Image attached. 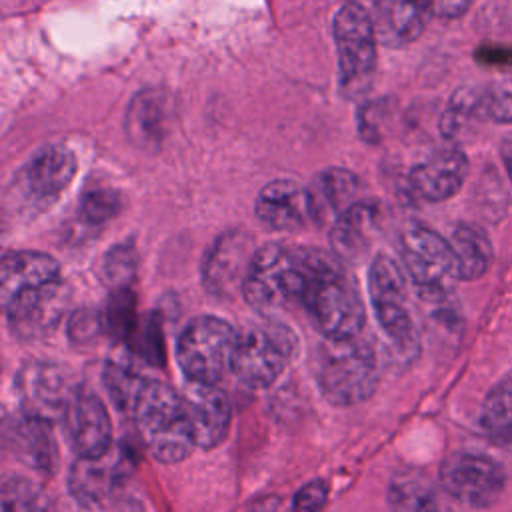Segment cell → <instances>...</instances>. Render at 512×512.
<instances>
[{
  "label": "cell",
  "instance_id": "cell-31",
  "mask_svg": "<svg viewBox=\"0 0 512 512\" xmlns=\"http://www.w3.org/2000/svg\"><path fill=\"white\" fill-rule=\"evenodd\" d=\"M144 382H146V378L138 376L136 372H132L130 368H126L122 364L108 362L104 368V386L110 394V400L124 414L132 416L134 404L138 400V394H140Z\"/></svg>",
  "mask_w": 512,
  "mask_h": 512
},
{
  "label": "cell",
  "instance_id": "cell-8",
  "mask_svg": "<svg viewBox=\"0 0 512 512\" xmlns=\"http://www.w3.org/2000/svg\"><path fill=\"white\" fill-rule=\"evenodd\" d=\"M238 332L216 316L194 318L178 336L176 360L188 380L212 382L232 370Z\"/></svg>",
  "mask_w": 512,
  "mask_h": 512
},
{
  "label": "cell",
  "instance_id": "cell-27",
  "mask_svg": "<svg viewBox=\"0 0 512 512\" xmlns=\"http://www.w3.org/2000/svg\"><path fill=\"white\" fill-rule=\"evenodd\" d=\"M392 512H436L438 498L432 484L418 472H396L388 486Z\"/></svg>",
  "mask_w": 512,
  "mask_h": 512
},
{
  "label": "cell",
  "instance_id": "cell-16",
  "mask_svg": "<svg viewBox=\"0 0 512 512\" xmlns=\"http://www.w3.org/2000/svg\"><path fill=\"white\" fill-rule=\"evenodd\" d=\"M72 450L82 458H98L112 448V422L104 402L86 390H78L62 418Z\"/></svg>",
  "mask_w": 512,
  "mask_h": 512
},
{
  "label": "cell",
  "instance_id": "cell-14",
  "mask_svg": "<svg viewBox=\"0 0 512 512\" xmlns=\"http://www.w3.org/2000/svg\"><path fill=\"white\" fill-rule=\"evenodd\" d=\"M180 394L194 444L204 450L222 444L228 434L232 416L226 392L212 382L188 380Z\"/></svg>",
  "mask_w": 512,
  "mask_h": 512
},
{
  "label": "cell",
  "instance_id": "cell-30",
  "mask_svg": "<svg viewBox=\"0 0 512 512\" xmlns=\"http://www.w3.org/2000/svg\"><path fill=\"white\" fill-rule=\"evenodd\" d=\"M2 512H50L46 494L28 478L8 476L0 488Z\"/></svg>",
  "mask_w": 512,
  "mask_h": 512
},
{
  "label": "cell",
  "instance_id": "cell-36",
  "mask_svg": "<svg viewBox=\"0 0 512 512\" xmlns=\"http://www.w3.org/2000/svg\"><path fill=\"white\" fill-rule=\"evenodd\" d=\"M134 352L144 358L146 362L158 366L162 364L164 352H162V330L160 324L150 316L142 322V326H136V330L130 336Z\"/></svg>",
  "mask_w": 512,
  "mask_h": 512
},
{
  "label": "cell",
  "instance_id": "cell-32",
  "mask_svg": "<svg viewBox=\"0 0 512 512\" xmlns=\"http://www.w3.org/2000/svg\"><path fill=\"white\" fill-rule=\"evenodd\" d=\"M102 322L104 330L110 332L118 340H130L132 332L138 326L136 318V304H134V294L128 288L112 290L106 308L102 312Z\"/></svg>",
  "mask_w": 512,
  "mask_h": 512
},
{
  "label": "cell",
  "instance_id": "cell-13",
  "mask_svg": "<svg viewBox=\"0 0 512 512\" xmlns=\"http://www.w3.org/2000/svg\"><path fill=\"white\" fill-rule=\"evenodd\" d=\"M76 174V158L64 144L40 148L16 174V196L30 208H46L70 186Z\"/></svg>",
  "mask_w": 512,
  "mask_h": 512
},
{
  "label": "cell",
  "instance_id": "cell-17",
  "mask_svg": "<svg viewBox=\"0 0 512 512\" xmlns=\"http://www.w3.org/2000/svg\"><path fill=\"white\" fill-rule=\"evenodd\" d=\"M468 176V158L462 150L450 146L436 150L410 172V188L428 202L452 198Z\"/></svg>",
  "mask_w": 512,
  "mask_h": 512
},
{
  "label": "cell",
  "instance_id": "cell-35",
  "mask_svg": "<svg viewBox=\"0 0 512 512\" xmlns=\"http://www.w3.org/2000/svg\"><path fill=\"white\" fill-rule=\"evenodd\" d=\"M122 210V198L118 192L108 190V188H98L90 190L82 196L80 200V220L90 226L104 224L118 216Z\"/></svg>",
  "mask_w": 512,
  "mask_h": 512
},
{
  "label": "cell",
  "instance_id": "cell-5",
  "mask_svg": "<svg viewBox=\"0 0 512 512\" xmlns=\"http://www.w3.org/2000/svg\"><path fill=\"white\" fill-rule=\"evenodd\" d=\"M294 332L278 322L264 320L238 332L232 372L250 388H264L276 382L296 352Z\"/></svg>",
  "mask_w": 512,
  "mask_h": 512
},
{
  "label": "cell",
  "instance_id": "cell-12",
  "mask_svg": "<svg viewBox=\"0 0 512 512\" xmlns=\"http://www.w3.org/2000/svg\"><path fill=\"white\" fill-rule=\"evenodd\" d=\"M440 482L456 500L474 508H486L504 492L506 476L502 466L484 454L454 452L442 462Z\"/></svg>",
  "mask_w": 512,
  "mask_h": 512
},
{
  "label": "cell",
  "instance_id": "cell-6",
  "mask_svg": "<svg viewBox=\"0 0 512 512\" xmlns=\"http://www.w3.org/2000/svg\"><path fill=\"white\" fill-rule=\"evenodd\" d=\"M338 80L344 98L354 100L372 86L376 70V30L364 6L346 2L334 16Z\"/></svg>",
  "mask_w": 512,
  "mask_h": 512
},
{
  "label": "cell",
  "instance_id": "cell-24",
  "mask_svg": "<svg viewBox=\"0 0 512 512\" xmlns=\"http://www.w3.org/2000/svg\"><path fill=\"white\" fill-rule=\"evenodd\" d=\"M56 278H60V264L50 254L36 250L10 252L2 260L0 272L2 304L24 290L48 284Z\"/></svg>",
  "mask_w": 512,
  "mask_h": 512
},
{
  "label": "cell",
  "instance_id": "cell-40",
  "mask_svg": "<svg viewBox=\"0 0 512 512\" xmlns=\"http://www.w3.org/2000/svg\"><path fill=\"white\" fill-rule=\"evenodd\" d=\"M432 12L442 18H460L468 6L470 0H430Z\"/></svg>",
  "mask_w": 512,
  "mask_h": 512
},
{
  "label": "cell",
  "instance_id": "cell-18",
  "mask_svg": "<svg viewBox=\"0 0 512 512\" xmlns=\"http://www.w3.org/2000/svg\"><path fill=\"white\" fill-rule=\"evenodd\" d=\"M4 442L8 450L28 468L52 476L58 466V448L50 422L28 416L12 418L4 426Z\"/></svg>",
  "mask_w": 512,
  "mask_h": 512
},
{
  "label": "cell",
  "instance_id": "cell-37",
  "mask_svg": "<svg viewBox=\"0 0 512 512\" xmlns=\"http://www.w3.org/2000/svg\"><path fill=\"white\" fill-rule=\"evenodd\" d=\"M104 330V322H102V314L90 310V308H82L76 310L68 322V334L74 342L78 344H86L92 342L100 332Z\"/></svg>",
  "mask_w": 512,
  "mask_h": 512
},
{
  "label": "cell",
  "instance_id": "cell-25",
  "mask_svg": "<svg viewBox=\"0 0 512 512\" xmlns=\"http://www.w3.org/2000/svg\"><path fill=\"white\" fill-rule=\"evenodd\" d=\"M376 216V204L358 200L334 220L330 244L338 258L356 260L366 252L376 228Z\"/></svg>",
  "mask_w": 512,
  "mask_h": 512
},
{
  "label": "cell",
  "instance_id": "cell-9",
  "mask_svg": "<svg viewBox=\"0 0 512 512\" xmlns=\"http://www.w3.org/2000/svg\"><path fill=\"white\" fill-rule=\"evenodd\" d=\"M402 262L418 286L422 298H440L448 288V280H458L456 256L450 240L424 224H412L402 236Z\"/></svg>",
  "mask_w": 512,
  "mask_h": 512
},
{
  "label": "cell",
  "instance_id": "cell-23",
  "mask_svg": "<svg viewBox=\"0 0 512 512\" xmlns=\"http://www.w3.org/2000/svg\"><path fill=\"white\" fill-rule=\"evenodd\" d=\"M306 192L310 218L318 224H334L342 212L358 202L360 180L350 170L328 168L310 182Z\"/></svg>",
  "mask_w": 512,
  "mask_h": 512
},
{
  "label": "cell",
  "instance_id": "cell-34",
  "mask_svg": "<svg viewBox=\"0 0 512 512\" xmlns=\"http://www.w3.org/2000/svg\"><path fill=\"white\" fill-rule=\"evenodd\" d=\"M136 268H138V258L134 248L128 244H118V246H112L102 260V278L112 290L128 288L134 280Z\"/></svg>",
  "mask_w": 512,
  "mask_h": 512
},
{
  "label": "cell",
  "instance_id": "cell-20",
  "mask_svg": "<svg viewBox=\"0 0 512 512\" xmlns=\"http://www.w3.org/2000/svg\"><path fill=\"white\" fill-rule=\"evenodd\" d=\"M128 474L126 456L110 454L98 458H82L72 464L68 474V486L72 496L82 504H100L122 484Z\"/></svg>",
  "mask_w": 512,
  "mask_h": 512
},
{
  "label": "cell",
  "instance_id": "cell-38",
  "mask_svg": "<svg viewBox=\"0 0 512 512\" xmlns=\"http://www.w3.org/2000/svg\"><path fill=\"white\" fill-rule=\"evenodd\" d=\"M328 500V484L324 480L306 482L292 500L294 512H320Z\"/></svg>",
  "mask_w": 512,
  "mask_h": 512
},
{
  "label": "cell",
  "instance_id": "cell-10",
  "mask_svg": "<svg viewBox=\"0 0 512 512\" xmlns=\"http://www.w3.org/2000/svg\"><path fill=\"white\" fill-rule=\"evenodd\" d=\"M70 298V286L62 278L16 294L2 304L10 334L22 342L46 338L62 322Z\"/></svg>",
  "mask_w": 512,
  "mask_h": 512
},
{
  "label": "cell",
  "instance_id": "cell-3",
  "mask_svg": "<svg viewBox=\"0 0 512 512\" xmlns=\"http://www.w3.org/2000/svg\"><path fill=\"white\" fill-rule=\"evenodd\" d=\"M132 416L148 452L162 464L182 462L196 446L182 394L166 382L146 378Z\"/></svg>",
  "mask_w": 512,
  "mask_h": 512
},
{
  "label": "cell",
  "instance_id": "cell-11",
  "mask_svg": "<svg viewBox=\"0 0 512 512\" xmlns=\"http://www.w3.org/2000/svg\"><path fill=\"white\" fill-rule=\"evenodd\" d=\"M76 392L68 370L56 362L32 360L16 374V394L22 412L50 424L64 418Z\"/></svg>",
  "mask_w": 512,
  "mask_h": 512
},
{
  "label": "cell",
  "instance_id": "cell-41",
  "mask_svg": "<svg viewBox=\"0 0 512 512\" xmlns=\"http://www.w3.org/2000/svg\"><path fill=\"white\" fill-rule=\"evenodd\" d=\"M500 156H502V162L506 166V172L512 180V132L502 140V146H500Z\"/></svg>",
  "mask_w": 512,
  "mask_h": 512
},
{
  "label": "cell",
  "instance_id": "cell-21",
  "mask_svg": "<svg viewBox=\"0 0 512 512\" xmlns=\"http://www.w3.org/2000/svg\"><path fill=\"white\" fill-rule=\"evenodd\" d=\"M254 212L270 230H298L310 218L308 192L292 180H272L260 190Z\"/></svg>",
  "mask_w": 512,
  "mask_h": 512
},
{
  "label": "cell",
  "instance_id": "cell-4",
  "mask_svg": "<svg viewBox=\"0 0 512 512\" xmlns=\"http://www.w3.org/2000/svg\"><path fill=\"white\" fill-rule=\"evenodd\" d=\"M302 306L324 338H354L366 322L362 296L334 258L318 272Z\"/></svg>",
  "mask_w": 512,
  "mask_h": 512
},
{
  "label": "cell",
  "instance_id": "cell-29",
  "mask_svg": "<svg viewBox=\"0 0 512 512\" xmlns=\"http://www.w3.org/2000/svg\"><path fill=\"white\" fill-rule=\"evenodd\" d=\"M478 120H486L482 108V86H462L452 94L442 114L440 128L446 138L456 140Z\"/></svg>",
  "mask_w": 512,
  "mask_h": 512
},
{
  "label": "cell",
  "instance_id": "cell-2",
  "mask_svg": "<svg viewBox=\"0 0 512 512\" xmlns=\"http://www.w3.org/2000/svg\"><path fill=\"white\" fill-rule=\"evenodd\" d=\"M314 376L322 396L334 406L368 400L378 386L374 350L354 338H324L314 352Z\"/></svg>",
  "mask_w": 512,
  "mask_h": 512
},
{
  "label": "cell",
  "instance_id": "cell-15",
  "mask_svg": "<svg viewBox=\"0 0 512 512\" xmlns=\"http://www.w3.org/2000/svg\"><path fill=\"white\" fill-rule=\"evenodd\" d=\"M254 252L256 248H252V238L244 230L224 232L208 248L202 264V280L206 290L220 298L242 292Z\"/></svg>",
  "mask_w": 512,
  "mask_h": 512
},
{
  "label": "cell",
  "instance_id": "cell-42",
  "mask_svg": "<svg viewBox=\"0 0 512 512\" xmlns=\"http://www.w3.org/2000/svg\"><path fill=\"white\" fill-rule=\"evenodd\" d=\"M346 2H350V4H358V6H364V8H368V6H374V4H376V0H346Z\"/></svg>",
  "mask_w": 512,
  "mask_h": 512
},
{
  "label": "cell",
  "instance_id": "cell-28",
  "mask_svg": "<svg viewBox=\"0 0 512 512\" xmlns=\"http://www.w3.org/2000/svg\"><path fill=\"white\" fill-rule=\"evenodd\" d=\"M480 424L498 444H512V372L498 380L482 404Z\"/></svg>",
  "mask_w": 512,
  "mask_h": 512
},
{
  "label": "cell",
  "instance_id": "cell-33",
  "mask_svg": "<svg viewBox=\"0 0 512 512\" xmlns=\"http://www.w3.org/2000/svg\"><path fill=\"white\" fill-rule=\"evenodd\" d=\"M484 118L496 124H512V72H502L482 86Z\"/></svg>",
  "mask_w": 512,
  "mask_h": 512
},
{
  "label": "cell",
  "instance_id": "cell-7",
  "mask_svg": "<svg viewBox=\"0 0 512 512\" xmlns=\"http://www.w3.org/2000/svg\"><path fill=\"white\" fill-rule=\"evenodd\" d=\"M368 294L380 330L400 356L418 352V332L406 306V282L400 266L378 254L368 268Z\"/></svg>",
  "mask_w": 512,
  "mask_h": 512
},
{
  "label": "cell",
  "instance_id": "cell-19",
  "mask_svg": "<svg viewBox=\"0 0 512 512\" xmlns=\"http://www.w3.org/2000/svg\"><path fill=\"white\" fill-rule=\"evenodd\" d=\"M432 14L430 0H376V38L388 48H402L424 32Z\"/></svg>",
  "mask_w": 512,
  "mask_h": 512
},
{
  "label": "cell",
  "instance_id": "cell-39",
  "mask_svg": "<svg viewBox=\"0 0 512 512\" xmlns=\"http://www.w3.org/2000/svg\"><path fill=\"white\" fill-rule=\"evenodd\" d=\"M476 60L484 66H510L512 64V46L482 44L476 50Z\"/></svg>",
  "mask_w": 512,
  "mask_h": 512
},
{
  "label": "cell",
  "instance_id": "cell-1",
  "mask_svg": "<svg viewBox=\"0 0 512 512\" xmlns=\"http://www.w3.org/2000/svg\"><path fill=\"white\" fill-rule=\"evenodd\" d=\"M332 256L314 248L272 242L252 256L242 284L244 300L262 314L304 304V298Z\"/></svg>",
  "mask_w": 512,
  "mask_h": 512
},
{
  "label": "cell",
  "instance_id": "cell-22",
  "mask_svg": "<svg viewBox=\"0 0 512 512\" xmlns=\"http://www.w3.org/2000/svg\"><path fill=\"white\" fill-rule=\"evenodd\" d=\"M172 102L160 88L140 90L126 108V136L140 148H158L168 132Z\"/></svg>",
  "mask_w": 512,
  "mask_h": 512
},
{
  "label": "cell",
  "instance_id": "cell-26",
  "mask_svg": "<svg viewBox=\"0 0 512 512\" xmlns=\"http://www.w3.org/2000/svg\"><path fill=\"white\" fill-rule=\"evenodd\" d=\"M450 246L456 256L458 280H476L488 270L492 262V244L480 226L460 222L452 230Z\"/></svg>",
  "mask_w": 512,
  "mask_h": 512
}]
</instances>
